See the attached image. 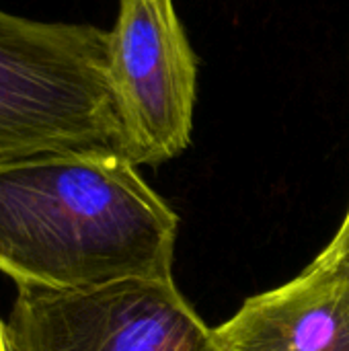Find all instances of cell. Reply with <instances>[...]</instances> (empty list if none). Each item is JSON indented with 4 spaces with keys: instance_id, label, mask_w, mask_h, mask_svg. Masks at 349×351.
I'll use <instances>...</instances> for the list:
<instances>
[{
    "instance_id": "cell-6",
    "label": "cell",
    "mask_w": 349,
    "mask_h": 351,
    "mask_svg": "<svg viewBox=\"0 0 349 351\" xmlns=\"http://www.w3.org/2000/svg\"><path fill=\"white\" fill-rule=\"evenodd\" d=\"M346 237H348V241H349V212H348V216H346V220H344V224H341V228H339Z\"/></svg>"
},
{
    "instance_id": "cell-7",
    "label": "cell",
    "mask_w": 349,
    "mask_h": 351,
    "mask_svg": "<svg viewBox=\"0 0 349 351\" xmlns=\"http://www.w3.org/2000/svg\"><path fill=\"white\" fill-rule=\"evenodd\" d=\"M0 351H6V346H4V325L0 321Z\"/></svg>"
},
{
    "instance_id": "cell-4",
    "label": "cell",
    "mask_w": 349,
    "mask_h": 351,
    "mask_svg": "<svg viewBox=\"0 0 349 351\" xmlns=\"http://www.w3.org/2000/svg\"><path fill=\"white\" fill-rule=\"evenodd\" d=\"M109 80L125 154L136 167L163 162L187 148L197 56L173 0H119L109 29Z\"/></svg>"
},
{
    "instance_id": "cell-1",
    "label": "cell",
    "mask_w": 349,
    "mask_h": 351,
    "mask_svg": "<svg viewBox=\"0 0 349 351\" xmlns=\"http://www.w3.org/2000/svg\"><path fill=\"white\" fill-rule=\"evenodd\" d=\"M177 216L119 152L0 162V274L16 286L93 290L169 280Z\"/></svg>"
},
{
    "instance_id": "cell-2",
    "label": "cell",
    "mask_w": 349,
    "mask_h": 351,
    "mask_svg": "<svg viewBox=\"0 0 349 351\" xmlns=\"http://www.w3.org/2000/svg\"><path fill=\"white\" fill-rule=\"evenodd\" d=\"M68 150L128 158L109 80V31L0 8V162Z\"/></svg>"
},
{
    "instance_id": "cell-5",
    "label": "cell",
    "mask_w": 349,
    "mask_h": 351,
    "mask_svg": "<svg viewBox=\"0 0 349 351\" xmlns=\"http://www.w3.org/2000/svg\"><path fill=\"white\" fill-rule=\"evenodd\" d=\"M220 351H349V241L339 230L296 280L214 329Z\"/></svg>"
},
{
    "instance_id": "cell-3",
    "label": "cell",
    "mask_w": 349,
    "mask_h": 351,
    "mask_svg": "<svg viewBox=\"0 0 349 351\" xmlns=\"http://www.w3.org/2000/svg\"><path fill=\"white\" fill-rule=\"evenodd\" d=\"M6 351H220L169 280H128L93 290L16 286Z\"/></svg>"
}]
</instances>
